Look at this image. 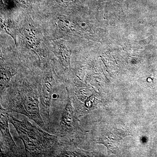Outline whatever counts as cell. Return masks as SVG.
Instances as JSON below:
<instances>
[{"instance_id": "obj_10", "label": "cell", "mask_w": 157, "mask_h": 157, "mask_svg": "<svg viewBox=\"0 0 157 157\" xmlns=\"http://www.w3.org/2000/svg\"><path fill=\"white\" fill-rule=\"evenodd\" d=\"M56 22L59 27L62 30L67 32H69V30H73V26L67 18L62 17H58Z\"/></svg>"}, {"instance_id": "obj_6", "label": "cell", "mask_w": 157, "mask_h": 157, "mask_svg": "<svg viewBox=\"0 0 157 157\" xmlns=\"http://www.w3.org/2000/svg\"><path fill=\"white\" fill-rule=\"evenodd\" d=\"M23 34L28 47L33 50L40 58L38 50L40 46V41L36 29L33 25L29 23L24 28Z\"/></svg>"}, {"instance_id": "obj_5", "label": "cell", "mask_w": 157, "mask_h": 157, "mask_svg": "<svg viewBox=\"0 0 157 157\" xmlns=\"http://www.w3.org/2000/svg\"><path fill=\"white\" fill-rule=\"evenodd\" d=\"M61 113L60 121L58 126V135L60 137H68L69 133L73 131L75 121L72 101L68 91L67 97L65 101L64 107L62 109Z\"/></svg>"}, {"instance_id": "obj_8", "label": "cell", "mask_w": 157, "mask_h": 157, "mask_svg": "<svg viewBox=\"0 0 157 157\" xmlns=\"http://www.w3.org/2000/svg\"><path fill=\"white\" fill-rule=\"evenodd\" d=\"M15 74V71L10 67L1 65V94L9 87L10 81Z\"/></svg>"}, {"instance_id": "obj_11", "label": "cell", "mask_w": 157, "mask_h": 157, "mask_svg": "<svg viewBox=\"0 0 157 157\" xmlns=\"http://www.w3.org/2000/svg\"><path fill=\"white\" fill-rule=\"evenodd\" d=\"M56 1L60 5L67 6V5H69L70 3L72 2L73 0H56Z\"/></svg>"}, {"instance_id": "obj_4", "label": "cell", "mask_w": 157, "mask_h": 157, "mask_svg": "<svg viewBox=\"0 0 157 157\" xmlns=\"http://www.w3.org/2000/svg\"><path fill=\"white\" fill-rule=\"evenodd\" d=\"M9 113L1 106V148L2 156H19L9 128Z\"/></svg>"}, {"instance_id": "obj_2", "label": "cell", "mask_w": 157, "mask_h": 157, "mask_svg": "<svg viewBox=\"0 0 157 157\" xmlns=\"http://www.w3.org/2000/svg\"><path fill=\"white\" fill-rule=\"evenodd\" d=\"M4 93L5 97L1 102H2L1 105L5 110L25 116L40 128L46 130L40 112L37 85L34 86L24 82L19 86H9Z\"/></svg>"}, {"instance_id": "obj_7", "label": "cell", "mask_w": 157, "mask_h": 157, "mask_svg": "<svg viewBox=\"0 0 157 157\" xmlns=\"http://www.w3.org/2000/svg\"><path fill=\"white\" fill-rule=\"evenodd\" d=\"M56 51L59 62L64 68L68 69L70 66L71 51L67 46L64 43H59L57 45Z\"/></svg>"}, {"instance_id": "obj_1", "label": "cell", "mask_w": 157, "mask_h": 157, "mask_svg": "<svg viewBox=\"0 0 157 157\" xmlns=\"http://www.w3.org/2000/svg\"><path fill=\"white\" fill-rule=\"evenodd\" d=\"M9 119L22 141L25 156H55L61 141L57 136L37 128L25 118L20 120L9 113Z\"/></svg>"}, {"instance_id": "obj_3", "label": "cell", "mask_w": 157, "mask_h": 157, "mask_svg": "<svg viewBox=\"0 0 157 157\" xmlns=\"http://www.w3.org/2000/svg\"><path fill=\"white\" fill-rule=\"evenodd\" d=\"M56 82L52 74H46L41 82L37 84L39 94L40 109L44 122L48 125L50 124V108L54 94Z\"/></svg>"}, {"instance_id": "obj_12", "label": "cell", "mask_w": 157, "mask_h": 157, "mask_svg": "<svg viewBox=\"0 0 157 157\" xmlns=\"http://www.w3.org/2000/svg\"><path fill=\"white\" fill-rule=\"evenodd\" d=\"M21 4H23L25 6H29L30 4V0H17Z\"/></svg>"}, {"instance_id": "obj_9", "label": "cell", "mask_w": 157, "mask_h": 157, "mask_svg": "<svg viewBox=\"0 0 157 157\" xmlns=\"http://www.w3.org/2000/svg\"><path fill=\"white\" fill-rule=\"evenodd\" d=\"M1 25L2 29L13 38L17 45V31L12 21L9 18L1 17Z\"/></svg>"}]
</instances>
